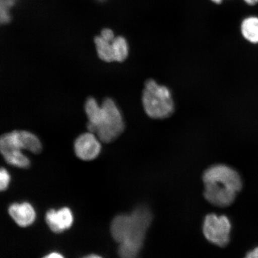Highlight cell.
Here are the masks:
<instances>
[{"mask_svg":"<svg viewBox=\"0 0 258 258\" xmlns=\"http://www.w3.org/2000/svg\"><path fill=\"white\" fill-rule=\"evenodd\" d=\"M143 103L145 112L152 118H167L175 111L170 90L153 79L147 80L145 84Z\"/></svg>","mask_w":258,"mask_h":258,"instance_id":"3957f363","label":"cell"},{"mask_svg":"<svg viewBox=\"0 0 258 258\" xmlns=\"http://www.w3.org/2000/svg\"><path fill=\"white\" fill-rule=\"evenodd\" d=\"M16 144L22 150H27L33 154H39L43 146L39 138L30 132L15 131L12 132Z\"/></svg>","mask_w":258,"mask_h":258,"instance_id":"30bf717a","label":"cell"},{"mask_svg":"<svg viewBox=\"0 0 258 258\" xmlns=\"http://www.w3.org/2000/svg\"><path fill=\"white\" fill-rule=\"evenodd\" d=\"M101 120L95 134L102 143L108 144L115 141L124 130L123 118L120 109L111 98H106L101 105Z\"/></svg>","mask_w":258,"mask_h":258,"instance_id":"277c9868","label":"cell"},{"mask_svg":"<svg viewBox=\"0 0 258 258\" xmlns=\"http://www.w3.org/2000/svg\"><path fill=\"white\" fill-rule=\"evenodd\" d=\"M205 198L211 204L219 208L231 206L243 187L239 174L225 164L209 167L203 176Z\"/></svg>","mask_w":258,"mask_h":258,"instance_id":"7a4b0ae2","label":"cell"},{"mask_svg":"<svg viewBox=\"0 0 258 258\" xmlns=\"http://www.w3.org/2000/svg\"><path fill=\"white\" fill-rule=\"evenodd\" d=\"M112 46L114 61L122 62L127 59L129 49L125 38L121 36L115 37L112 42Z\"/></svg>","mask_w":258,"mask_h":258,"instance_id":"5bb4252c","label":"cell"},{"mask_svg":"<svg viewBox=\"0 0 258 258\" xmlns=\"http://www.w3.org/2000/svg\"><path fill=\"white\" fill-rule=\"evenodd\" d=\"M10 216L21 227H27L34 223L36 213L28 203H14L9 208Z\"/></svg>","mask_w":258,"mask_h":258,"instance_id":"9c48e42d","label":"cell"},{"mask_svg":"<svg viewBox=\"0 0 258 258\" xmlns=\"http://www.w3.org/2000/svg\"><path fill=\"white\" fill-rule=\"evenodd\" d=\"M43 258H64L62 254L58 252H52L47 254Z\"/></svg>","mask_w":258,"mask_h":258,"instance_id":"ac0fdd59","label":"cell"},{"mask_svg":"<svg viewBox=\"0 0 258 258\" xmlns=\"http://www.w3.org/2000/svg\"><path fill=\"white\" fill-rule=\"evenodd\" d=\"M100 36L109 42H112L115 38L114 32L110 29H104V30H103Z\"/></svg>","mask_w":258,"mask_h":258,"instance_id":"2e32d148","label":"cell"},{"mask_svg":"<svg viewBox=\"0 0 258 258\" xmlns=\"http://www.w3.org/2000/svg\"><path fill=\"white\" fill-rule=\"evenodd\" d=\"M97 53L100 59L106 62H114L112 42H109L101 36L95 38Z\"/></svg>","mask_w":258,"mask_h":258,"instance_id":"4fadbf2b","label":"cell"},{"mask_svg":"<svg viewBox=\"0 0 258 258\" xmlns=\"http://www.w3.org/2000/svg\"><path fill=\"white\" fill-rule=\"evenodd\" d=\"M11 179V175L8 170L0 168V192L5 191L8 188Z\"/></svg>","mask_w":258,"mask_h":258,"instance_id":"9a60e30c","label":"cell"},{"mask_svg":"<svg viewBox=\"0 0 258 258\" xmlns=\"http://www.w3.org/2000/svg\"><path fill=\"white\" fill-rule=\"evenodd\" d=\"M244 4L250 7H253L258 5V0H242Z\"/></svg>","mask_w":258,"mask_h":258,"instance_id":"d6986e66","label":"cell"},{"mask_svg":"<svg viewBox=\"0 0 258 258\" xmlns=\"http://www.w3.org/2000/svg\"><path fill=\"white\" fill-rule=\"evenodd\" d=\"M85 109L89 120L88 124H87V128H88V132L95 134L96 128L101 120V105L98 104L95 98L90 97L87 99Z\"/></svg>","mask_w":258,"mask_h":258,"instance_id":"7c38bea8","label":"cell"},{"mask_svg":"<svg viewBox=\"0 0 258 258\" xmlns=\"http://www.w3.org/2000/svg\"><path fill=\"white\" fill-rule=\"evenodd\" d=\"M211 1L216 5H220L223 3L224 0H211Z\"/></svg>","mask_w":258,"mask_h":258,"instance_id":"ffe728a7","label":"cell"},{"mask_svg":"<svg viewBox=\"0 0 258 258\" xmlns=\"http://www.w3.org/2000/svg\"><path fill=\"white\" fill-rule=\"evenodd\" d=\"M240 33L245 40L252 44H258V16L250 15L242 19Z\"/></svg>","mask_w":258,"mask_h":258,"instance_id":"8fae6325","label":"cell"},{"mask_svg":"<svg viewBox=\"0 0 258 258\" xmlns=\"http://www.w3.org/2000/svg\"><path fill=\"white\" fill-rule=\"evenodd\" d=\"M243 258H258V247L248 251Z\"/></svg>","mask_w":258,"mask_h":258,"instance_id":"e0dca14e","label":"cell"},{"mask_svg":"<svg viewBox=\"0 0 258 258\" xmlns=\"http://www.w3.org/2000/svg\"><path fill=\"white\" fill-rule=\"evenodd\" d=\"M83 258H102V257L96 255V254H90V255L86 256Z\"/></svg>","mask_w":258,"mask_h":258,"instance_id":"44dd1931","label":"cell"},{"mask_svg":"<svg viewBox=\"0 0 258 258\" xmlns=\"http://www.w3.org/2000/svg\"><path fill=\"white\" fill-rule=\"evenodd\" d=\"M0 153L8 164L25 169L30 166V160L22 153V150L16 144L11 134L0 137Z\"/></svg>","mask_w":258,"mask_h":258,"instance_id":"8992f818","label":"cell"},{"mask_svg":"<svg viewBox=\"0 0 258 258\" xmlns=\"http://www.w3.org/2000/svg\"><path fill=\"white\" fill-rule=\"evenodd\" d=\"M101 141L91 132H86L76 138L74 152L79 159L84 161L95 160L101 151Z\"/></svg>","mask_w":258,"mask_h":258,"instance_id":"52a82bcc","label":"cell"},{"mask_svg":"<svg viewBox=\"0 0 258 258\" xmlns=\"http://www.w3.org/2000/svg\"><path fill=\"white\" fill-rule=\"evenodd\" d=\"M46 221L48 227L55 233H60L72 227L74 217L69 208L51 209L47 212Z\"/></svg>","mask_w":258,"mask_h":258,"instance_id":"ba28073f","label":"cell"},{"mask_svg":"<svg viewBox=\"0 0 258 258\" xmlns=\"http://www.w3.org/2000/svg\"><path fill=\"white\" fill-rule=\"evenodd\" d=\"M232 224L225 215L211 214L206 216L203 223V234L210 243L224 247L230 243Z\"/></svg>","mask_w":258,"mask_h":258,"instance_id":"5b68a950","label":"cell"},{"mask_svg":"<svg viewBox=\"0 0 258 258\" xmlns=\"http://www.w3.org/2000/svg\"><path fill=\"white\" fill-rule=\"evenodd\" d=\"M101 1H102V0H101Z\"/></svg>","mask_w":258,"mask_h":258,"instance_id":"7402d4cb","label":"cell"},{"mask_svg":"<svg viewBox=\"0 0 258 258\" xmlns=\"http://www.w3.org/2000/svg\"><path fill=\"white\" fill-rule=\"evenodd\" d=\"M151 221L152 215L144 206L135 209L131 215H118L113 219L111 233L120 244L122 254L130 257L138 256Z\"/></svg>","mask_w":258,"mask_h":258,"instance_id":"6da1fadb","label":"cell"}]
</instances>
